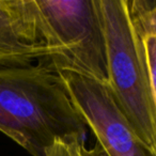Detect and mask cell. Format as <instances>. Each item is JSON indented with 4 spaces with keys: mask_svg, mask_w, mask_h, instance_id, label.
Returning a JSON list of instances; mask_svg holds the SVG:
<instances>
[{
    "mask_svg": "<svg viewBox=\"0 0 156 156\" xmlns=\"http://www.w3.org/2000/svg\"><path fill=\"white\" fill-rule=\"evenodd\" d=\"M64 145L69 156H105L104 152L98 143H95L92 147H88L85 140L74 139L64 143Z\"/></svg>",
    "mask_w": 156,
    "mask_h": 156,
    "instance_id": "cell-7",
    "label": "cell"
},
{
    "mask_svg": "<svg viewBox=\"0 0 156 156\" xmlns=\"http://www.w3.org/2000/svg\"><path fill=\"white\" fill-rule=\"evenodd\" d=\"M0 132L31 156H45L56 141L87 140L85 123L45 59L0 67Z\"/></svg>",
    "mask_w": 156,
    "mask_h": 156,
    "instance_id": "cell-1",
    "label": "cell"
},
{
    "mask_svg": "<svg viewBox=\"0 0 156 156\" xmlns=\"http://www.w3.org/2000/svg\"><path fill=\"white\" fill-rule=\"evenodd\" d=\"M127 9L137 52L156 88V1L127 0Z\"/></svg>",
    "mask_w": 156,
    "mask_h": 156,
    "instance_id": "cell-6",
    "label": "cell"
},
{
    "mask_svg": "<svg viewBox=\"0 0 156 156\" xmlns=\"http://www.w3.org/2000/svg\"><path fill=\"white\" fill-rule=\"evenodd\" d=\"M45 156H69V153L62 141H56L46 150Z\"/></svg>",
    "mask_w": 156,
    "mask_h": 156,
    "instance_id": "cell-8",
    "label": "cell"
},
{
    "mask_svg": "<svg viewBox=\"0 0 156 156\" xmlns=\"http://www.w3.org/2000/svg\"><path fill=\"white\" fill-rule=\"evenodd\" d=\"M46 57L34 0H0V67L27 66Z\"/></svg>",
    "mask_w": 156,
    "mask_h": 156,
    "instance_id": "cell-5",
    "label": "cell"
},
{
    "mask_svg": "<svg viewBox=\"0 0 156 156\" xmlns=\"http://www.w3.org/2000/svg\"><path fill=\"white\" fill-rule=\"evenodd\" d=\"M94 1L104 37L106 85L139 139L156 153V88L135 46L127 0Z\"/></svg>",
    "mask_w": 156,
    "mask_h": 156,
    "instance_id": "cell-2",
    "label": "cell"
},
{
    "mask_svg": "<svg viewBox=\"0 0 156 156\" xmlns=\"http://www.w3.org/2000/svg\"><path fill=\"white\" fill-rule=\"evenodd\" d=\"M43 58L56 73L69 72L106 83L105 44L94 0H34Z\"/></svg>",
    "mask_w": 156,
    "mask_h": 156,
    "instance_id": "cell-3",
    "label": "cell"
},
{
    "mask_svg": "<svg viewBox=\"0 0 156 156\" xmlns=\"http://www.w3.org/2000/svg\"><path fill=\"white\" fill-rule=\"evenodd\" d=\"M58 75L72 105L105 156H156L137 136L106 83L69 72Z\"/></svg>",
    "mask_w": 156,
    "mask_h": 156,
    "instance_id": "cell-4",
    "label": "cell"
}]
</instances>
